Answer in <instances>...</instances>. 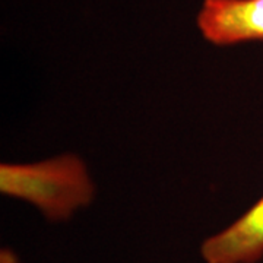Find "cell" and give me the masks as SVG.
<instances>
[{"label":"cell","instance_id":"cell-1","mask_svg":"<svg viewBox=\"0 0 263 263\" xmlns=\"http://www.w3.org/2000/svg\"><path fill=\"white\" fill-rule=\"evenodd\" d=\"M0 192L32 203L50 221H65L91 203L94 184L84 161L62 155L35 164H2Z\"/></svg>","mask_w":263,"mask_h":263},{"label":"cell","instance_id":"cell-2","mask_svg":"<svg viewBox=\"0 0 263 263\" xmlns=\"http://www.w3.org/2000/svg\"><path fill=\"white\" fill-rule=\"evenodd\" d=\"M197 27L216 46L263 41V0H203Z\"/></svg>","mask_w":263,"mask_h":263},{"label":"cell","instance_id":"cell-3","mask_svg":"<svg viewBox=\"0 0 263 263\" xmlns=\"http://www.w3.org/2000/svg\"><path fill=\"white\" fill-rule=\"evenodd\" d=\"M206 263H257L263 257V197L226 230L203 241Z\"/></svg>","mask_w":263,"mask_h":263}]
</instances>
